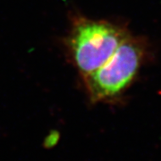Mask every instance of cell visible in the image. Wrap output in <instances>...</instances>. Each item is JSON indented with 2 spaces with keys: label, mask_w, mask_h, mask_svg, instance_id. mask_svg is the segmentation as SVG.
Masks as SVG:
<instances>
[{
  "label": "cell",
  "mask_w": 161,
  "mask_h": 161,
  "mask_svg": "<svg viewBox=\"0 0 161 161\" xmlns=\"http://www.w3.org/2000/svg\"><path fill=\"white\" fill-rule=\"evenodd\" d=\"M127 37L115 24L77 15L73 18L64 44L82 78L106 63Z\"/></svg>",
  "instance_id": "6da1fadb"
},
{
  "label": "cell",
  "mask_w": 161,
  "mask_h": 161,
  "mask_svg": "<svg viewBox=\"0 0 161 161\" xmlns=\"http://www.w3.org/2000/svg\"><path fill=\"white\" fill-rule=\"evenodd\" d=\"M142 57V48L127 37L109 59L93 73L82 77L92 103L114 100L132 82Z\"/></svg>",
  "instance_id": "7a4b0ae2"
}]
</instances>
